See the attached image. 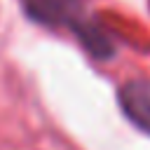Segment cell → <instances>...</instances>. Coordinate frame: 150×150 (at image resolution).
Wrapping results in <instances>:
<instances>
[{"mask_svg":"<svg viewBox=\"0 0 150 150\" xmlns=\"http://www.w3.org/2000/svg\"><path fill=\"white\" fill-rule=\"evenodd\" d=\"M23 12L42 26H70L84 16V0H23Z\"/></svg>","mask_w":150,"mask_h":150,"instance_id":"cell-1","label":"cell"},{"mask_svg":"<svg viewBox=\"0 0 150 150\" xmlns=\"http://www.w3.org/2000/svg\"><path fill=\"white\" fill-rule=\"evenodd\" d=\"M117 101L127 120L136 124L141 131L150 134V80L136 77V80L124 82L120 87Z\"/></svg>","mask_w":150,"mask_h":150,"instance_id":"cell-2","label":"cell"},{"mask_svg":"<svg viewBox=\"0 0 150 150\" xmlns=\"http://www.w3.org/2000/svg\"><path fill=\"white\" fill-rule=\"evenodd\" d=\"M73 33L77 35L80 45L94 56V59H110L115 54V42L108 38V33L91 19L87 16H80L77 21L70 23Z\"/></svg>","mask_w":150,"mask_h":150,"instance_id":"cell-3","label":"cell"}]
</instances>
